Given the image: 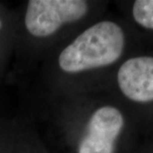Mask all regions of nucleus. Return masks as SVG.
<instances>
[{"instance_id":"obj_1","label":"nucleus","mask_w":153,"mask_h":153,"mask_svg":"<svg viewBox=\"0 0 153 153\" xmlns=\"http://www.w3.org/2000/svg\"><path fill=\"white\" fill-rule=\"evenodd\" d=\"M124 33L112 21H100L88 27L63 49L58 65L63 72L76 74L109 66L122 55Z\"/></svg>"},{"instance_id":"obj_2","label":"nucleus","mask_w":153,"mask_h":153,"mask_svg":"<svg viewBox=\"0 0 153 153\" xmlns=\"http://www.w3.org/2000/svg\"><path fill=\"white\" fill-rule=\"evenodd\" d=\"M88 10V2L84 0H30L24 15V25L33 37L46 38L64 25L81 20Z\"/></svg>"},{"instance_id":"obj_3","label":"nucleus","mask_w":153,"mask_h":153,"mask_svg":"<svg viewBox=\"0 0 153 153\" xmlns=\"http://www.w3.org/2000/svg\"><path fill=\"white\" fill-rule=\"evenodd\" d=\"M123 124V115L117 108L111 105L100 106L88 118L76 153H114Z\"/></svg>"},{"instance_id":"obj_4","label":"nucleus","mask_w":153,"mask_h":153,"mask_svg":"<svg viewBox=\"0 0 153 153\" xmlns=\"http://www.w3.org/2000/svg\"><path fill=\"white\" fill-rule=\"evenodd\" d=\"M117 84L128 100L153 102V57H136L125 61L117 72Z\"/></svg>"},{"instance_id":"obj_5","label":"nucleus","mask_w":153,"mask_h":153,"mask_svg":"<svg viewBox=\"0 0 153 153\" xmlns=\"http://www.w3.org/2000/svg\"><path fill=\"white\" fill-rule=\"evenodd\" d=\"M134 20L140 26L153 30V0H137L132 8Z\"/></svg>"},{"instance_id":"obj_6","label":"nucleus","mask_w":153,"mask_h":153,"mask_svg":"<svg viewBox=\"0 0 153 153\" xmlns=\"http://www.w3.org/2000/svg\"><path fill=\"white\" fill-rule=\"evenodd\" d=\"M0 28H1V21H0Z\"/></svg>"}]
</instances>
